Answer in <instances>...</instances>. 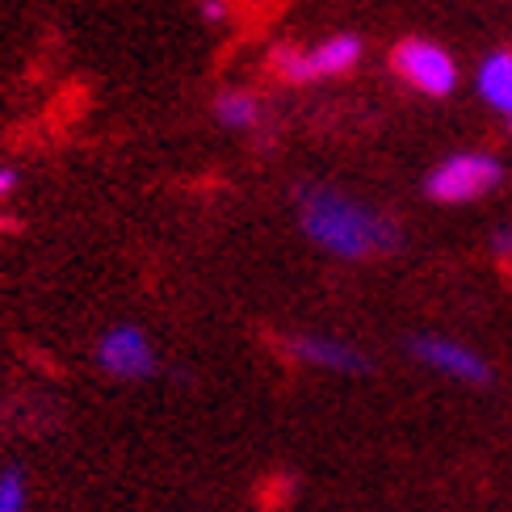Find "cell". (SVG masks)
<instances>
[{"label": "cell", "instance_id": "obj_10", "mask_svg": "<svg viewBox=\"0 0 512 512\" xmlns=\"http://www.w3.org/2000/svg\"><path fill=\"white\" fill-rule=\"evenodd\" d=\"M0 512H26V479H21V471L0 475Z\"/></svg>", "mask_w": 512, "mask_h": 512}, {"label": "cell", "instance_id": "obj_4", "mask_svg": "<svg viewBox=\"0 0 512 512\" xmlns=\"http://www.w3.org/2000/svg\"><path fill=\"white\" fill-rule=\"evenodd\" d=\"M391 68L403 84H412L424 97H454L458 89V63L433 38H403L391 51Z\"/></svg>", "mask_w": 512, "mask_h": 512}, {"label": "cell", "instance_id": "obj_11", "mask_svg": "<svg viewBox=\"0 0 512 512\" xmlns=\"http://www.w3.org/2000/svg\"><path fill=\"white\" fill-rule=\"evenodd\" d=\"M198 17L206 21V26H223V21L231 17V0H198Z\"/></svg>", "mask_w": 512, "mask_h": 512}, {"label": "cell", "instance_id": "obj_5", "mask_svg": "<svg viewBox=\"0 0 512 512\" xmlns=\"http://www.w3.org/2000/svg\"><path fill=\"white\" fill-rule=\"evenodd\" d=\"M97 366L114 378H126V382H139V378H152L156 374V349L139 328L122 324V328H110L101 340H97Z\"/></svg>", "mask_w": 512, "mask_h": 512}, {"label": "cell", "instance_id": "obj_8", "mask_svg": "<svg viewBox=\"0 0 512 512\" xmlns=\"http://www.w3.org/2000/svg\"><path fill=\"white\" fill-rule=\"evenodd\" d=\"M475 89H479V97L487 105H492V110L512 114V51L508 47L483 55L479 72H475Z\"/></svg>", "mask_w": 512, "mask_h": 512}, {"label": "cell", "instance_id": "obj_6", "mask_svg": "<svg viewBox=\"0 0 512 512\" xmlns=\"http://www.w3.org/2000/svg\"><path fill=\"white\" fill-rule=\"evenodd\" d=\"M412 353L424 361L429 370L437 374H450L458 382H475V387H483V382H492V366L475 353L458 345V340H445V336H416L412 340Z\"/></svg>", "mask_w": 512, "mask_h": 512}, {"label": "cell", "instance_id": "obj_7", "mask_svg": "<svg viewBox=\"0 0 512 512\" xmlns=\"http://www.w3.org/2000/svg\"><path fill=\"white\" fill-rule=\"evenodd\" d=\"M286 353L303 366L315 370H332V374H370V357L361 353L357 345H345L336 336H290Z\"/></svg>", "mask_w": 512, "mask_h": 512}, {"label": "cell", "instance_id": "obj_3", "mask_svg": "<svg viewBox=\"0 0 512 512\" xmlns=\"http://www.w3.org/2000/svg\"><path fill=\"white\" fill-rule=\"evenodd\" d=\"M500 181H504V164L496 156L454 152L424 177V194H429L433 202H445V206H462V202L487 198L492 189H500Z\"/></svg>", "mask_w": 512, "mask_h": 512}, {"label": "cell", "instance_id": "obj_14", "mask_svg": "<svg viewBox=\"0 0 512 512\" xmlns=\"http://www.w3.org/2000/svg\"><path fill=\"white\" fill-rule=\"evenodd\" d=\"M508 126H512V114H508Z\"/></svg>", "mask_w": 512, "mask_h": 512}, {"label": "cell", "instance_id": "obj_9", "mask_svg": "<svg viewBox=\"0 0 512 512\" xmlns=\"http://www.w3.org/2000/svg\"><path fill=\"white\" fill-rule=\"evenodd\" d=\"M215 118L227 131H252V126L261 122V97L248 89H223L215 97Z\"/></svg>", "mask_w": 512, "mask_h": 512}, {"label": "cell", "instance_id": "obj_1", "mask_svg": "<svg viewBox=\"0 0 512 512\" xmlns=\"http://www.w3.org/2000/svg\"><path fill=\"white\" fill-rule=\"evenodd\" d=\"M298 227L307 231V240L324 252L340 256V261H370V256L395 252L399 248V227L382 210L340 194L332 185H298Z\"/></svg>", "mask_w": 512, "mask_h": 512}, {"label": "cell", "instance_id": "obj_12", "mask_svg": "<svg viewBox=\"0 0 512 512\" xmlns=\"http://www.w3.org/2000/svg\"><path fill=\"white\" fill-rule=\"evenodd\" d=\"M492 252L500 261H512V227H496L492 231Z\"/></svg>", "mask_w": 512, "mask_h": 512}, {"label": "cell", "instance_id": "obj_13", "mask_svg": "<svg viewBox=\"0 0 512 512\" xmlns=\"http://www.w3.org/2000/svg\"><path fill=\"white\" fill-rule=\"evenodd\" d=\"M13 189H17V173H13L9 164H0V202H5V198L13 194Z\"/></svg>", "mask_w": 512, "mask_h": 512}, {"label": "cell", "instance_id": "obj_2", "mask_svg": "<svg viewBox=\"0 0 512 512\" xmlns=\"http://www.w3.org/2000/svg\"><path fill=\"white\" fill-rule=\"evenodd\" d=\"M361 55H366V42H361L357 34L340 30L324 42H315V47H277L269 55L273 72L290 80V84H307V80H332V76H349Z\"/></svg>", "mask_w": 512, "mask_h": 512}]
</instances>
